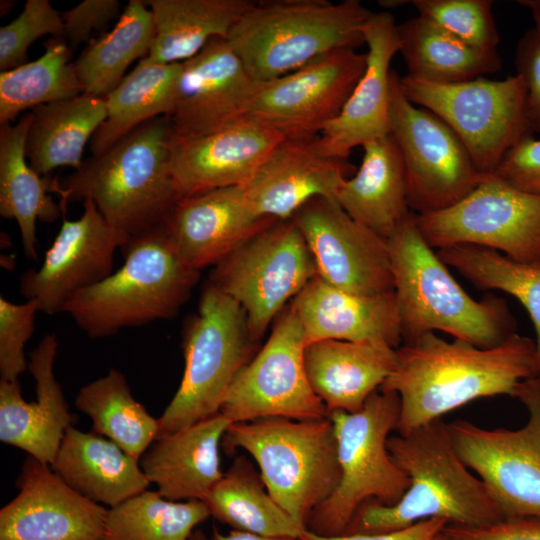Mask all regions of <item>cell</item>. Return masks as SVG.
Masks as SVG:
<instances>
[{
    "mask_svg": "<svg viewBox=\"0 0 540 540\" xmlns=\"http://www.w3.org/2000/svg\"><path fill=\"white\" fill-rule=\"evenodd\" d=\"M540 373L535 341L514 333L493 348L451 342L429 332L397 348V364L379 390L400 399L397 431L442 419L476 399L508 395Z\"/></svg>",
    "mask_w": 540,
    "mask_h": 540,
    "instance_id": "obj_1",
    "label": "cell"
},
{
    "mask_svg": "<svg viewBox=\"0 0 540 540\" xmlns=\"http://www.w3.org/2000/svg\"><path fill=\"white\" fill-rule=\"evenodd\" d=\"M387 448L409 479L406 492L393 505L363 503L343 534L390 532L433 518L465 526L504 518L483 481L459 457L443 419L389 437Z\"/></svg>",
    "mask_w": 540,
    "mask_h": 540,
    "instance_id": "obj_2",
    "label": "cell"
},
{
    "mask_svg": "<svg viewBox=\"0 0 540 540\" xmlns=\"http://www.w3.org/2000/svg\"><path fill=\"white\" fill-rule=\"evenodd\" d=\"M173 130L167 116L149 120L70 175L51 179L63 213L91 200L105 220L129 239L162 226L180 200L170 167Z\"/></svg>",
    "mask_w": 540,
    "mask_h": 540,
    "instance_id": "obj_3",
    "label": "cell"
},
{
    "mask_svg": "<svg viewBox=\"0 0 540 540\" xmlns=\"http://www.w3.org/2000/svg\"><path fill=\"white\" fill-rule=\"evenodd\" d=\"M402 340L446 332L480 348H493L515 333L506 302L471 298L422 237L411 214L387 240Z\"/></svg>",
    "mask_w": 540,
    "mask_h": 540,
    "instance_id": "obj_4",
    "label": "cell"
},
{
    "mask_svg": "<svg viewBox=\"0 0 540 540\" xmlns=\"http://www.w3.org/2000/svg\"><path fill=\"white\" fill-rule=\"evenodd\" d=\"M120 250L123 265L63 308L90 338L173 318L198 281L199 271L180 258L163 225L130 238Z\"/></svg>",
    "mask_w": 540,
    "mask_h": 540,
    "instance_id": "obj_5",
    "label": "cell"
},
{
    "mask_svg": "<svg viewBox=\"0 0 540 540\" xmlns=\"http://www.w3.org/2000/svg\"><path fill=\"white\" fill-rule=\"evenodd\" d=\"M372 13L358 0L254 2L225 40L251 78L263 82L332 51L361 46Z\"/></svg>",
    "mask_w": 540,
    "mask_h": 540,
    "instance_id": "obj_6",
    "label": "cell"
},
{
    "mask_svg": "<svg viewBox=\"0 0 540 540\" xmlns=\"http://www.w3.org/2000/svg\"><path fill=\"white\" fill-rule=\"evenodd\" d=\"M226 455L243 449L255 460L272 498L306 527L311 512L340 480L337 443L329 419L282 417L231 423L221 443Z\"/></svg>",
    "mask_w": 540,
    "mask_h": 540,
    "instance_id": "obj_7",
    "label": "cell"
},
{
    "mask_svg": "<svg viewBox=\"0 0 540 540\" xmlns=\"http://www.w3.org/2000/svg\"><path fill=\"white\" fill-rule=\"evenodd\" d=\"M337 443L340 480L334 492L310 514L307 530L321 536L341 535L358 508L369 500L393 505L409 486L406 474L387 448L397 430L400 399L393 391H376L357 412H329Z\"/></svg>",
    "mask_w": 540,
    "mask_h": 540,
    "instance_id": "obj_8",
    "label": "cell"
},
{
    "mask_svg": "<svg viewBox=\"0 0 540 540\" xmlns=\"http://www.w3.org/2000/svg\"><path fill=\"white\" fill-rule=\"evenodd\" d=\"M253 343L241 306L208 282L197 314L184 327V372L158 418V437L220 413L230 384L249 362Z\"/></svg>",
    "mask_w": 540,
    "mask_h": 540,
    "instance_id": "obj_9",
    "label": "cell"
},
{
    "mask_svg": "<svg viewBox=\"0 0 540 540\" xmlns=\"http://www.w3.org/2000/svg\"><path fill=\"white\" fill-rule=\"evenodd\" d=\"M399 81L410 102L452 129L482 174H493L509 150L532 135L526 87L517 74L503 80L478 77L448 84L408 75Z\"/></svg>",
    "mask_w": 540,
    "mask_h": 540,
    "instance_id": "obj_10",
    "label": "cell"
},
{
    "mask_svg": "<svg viewBox=\"0 0 540 540\" xmlns=\"http://www.w3.org/2000/svg\"><path fill=\"white\" fill-rule=\"evenodd\" d=\"M317 275L307 242L290 218L240 245L214 266L209 282L241 306L256 342L285 303Z\"/></svg>",
    "mask_w": 540,
    "mask_h": 540,
    "instance_id": "obj_11",
    "label": "cell"
},
{
    "mask_svg": "<svg viewBox=\"0 0 540 540\" xmlns=\"http://www.w3.org/2000/svg\"><path fill=\"white\" fill-rule=\"evenodd\" d=\"M513 397L528 414L522 427L486 429L460 419L447 423L448 430L503 517L540 518V373L520 382Z\"/></svg>",
    "mask_w": 540,
    "mask_h": 540,
    "instance_id": "obj_12",
    "label": "cell"
},
{
    "mask_svg": "<svg viewBox=\"0 0 540 540\" xmlns=\"http://www.w3.org/2000/svg\"><path fill=\"white\" fill-rule=\"evenodd\" d=\"M431 248L475 245L520 262L540 263V194L520 190L493 174L454 205L416 214Z\"/></svg>",
    "mask_w": 540,
    "mask_h": 540,
    "instance_id": "obj_13",
    "label": "cell"
},
{
    "mask_svg": "<svg viewBox=\"0 0 540 540\" xmlns=\"http://www.w3.org/2000/svg\"><path fill=\"white\" fill-rule=\"evenodd\" d=\"M399 78L392 71L390 135L404 161L409 208L415 214L448 208L474 190L486 174L476 168L445 122L407 99Z\"/></svg>",
    "mask_w": 540,
    "mask_h": 540,
    "instance_id": "obj_14",
    "label": "cell"
},
{
    "mask_svg": "<svg viewBox=\"0 0 540 540\" xmlns=\"http://www.w3.org/2000/svg\"><path fill=\"white\" fill-rule=\"evenodd\" d=\"M305 347L302 325L289 306L265 345L233 379L220 413L231 423L271 417L298 421L327 418L329 412L307 377Z\"/></svg>",
    "mask_w": 540,
    "mask_h": 540,
    "instance_id": "obj_15",
    "label": "cell"
},
{
    "mask_svg": "<svg viewBox=\"0 0 540 540\" xmlns=\"http://www.w3.org/2000/svg\"><path fill=\"white\" fill-rule=\"evenodd\" d=\"M366 53L340 49L280 77L256 82L241 119L285 139H313L338 116L366 68Z\"/></svg>",
    "mask_w": 540,
    "mask_h": 540,
    "instance_id": "obj_16",
    "label": "cell"
},
{
    "mask_svg": "<svg viewBox=\"0 0 540 540\" xmlns=\"http://www.w3.org/2000/svg\"><path fill=\"white\" fill-rule=\"evenodd\" d=\"M291 218L325 282L359 295L394 291L387 240L356 222L336 201L313 198Z\"/></svg>",
    "mask_w": 540,
    "mask_h": 540,
    "instance_id": "obj_17",
    "label": "cell"
},
{
    "mask_svg": "<svg viewBox=\"0 0 540 540\" xmlns=\"http://www.w3.org/2000/svg\"><path fill=\"white\" fill-rule=\"evenodd\" d=\"M129 238L109 224L91 200L84 201L83 214L64 220L42 265L24 272L19 291L38 303L40 312H63L67 301L113 273L114 254Z\"/></svg>",
    "mask_w": 540,
    "mask_h": 540,
    "instance_id": "obj_18",
    "label": "cell"
},
{
    "mask_svg": "<svg viewBox=\"0 0 540 540\" xmlns=\"http://www.w3.org/2000/svg\"><path fill=\"white\" fill-rule=\"evenodd\" d=\"M19 492L0 510V540H102L108 508L82 496L32 456Z\"/></svg>",
    "mask_w": 540,
    "mask_h": 540,
    "instance_id": "obj_19",
    "label": "cell"
},
{
    "mask_svg": "<svg viewBox=\"0 0 540 540\" xmlns=\"http://www.w3.org/2000/svg\"><path fill=\"white\" fill-rule=\"evenodd\" d=\"M255 83L226 40L211 39L197 55L182 62L167 116L173 134L202 136L240 120Z\"/></svg>",
    "mask_w": 540,
    "mask_h": 540,
    "instance_id": "obj_20",
    "label": "cell"
},
{
    "mask_svg": "<svg viewBox=\"0 0 540 540\" xmlns=\"http://www.w3.org/2000/svg\"><path fill=\"white\" fill-rule=\"evenodd\" d=\"M284 139L246 119L202 136L173 134L170 167L179 198L246 184Z\"/></svg>",
    "mask_w": 540,
    "mask_h": 540,
    "instance_id": "obj_21",
    "label": "cell"
},
{
    "mask_svg": "<svg viewBox=\"0 0 540 540\" xmlns=\"http://www.w3.org/2000/svg\"><path fill=\"white\" fill-rule=\"evenodd\" d=\"M365 71L336 118L315 138L324 155L346 159L353 148L390 134V68L399 52L397 24L389 12H373L362 28Z\"/></svg>",
    "mask_w": 540,
    "mask_h": 540,
    "instance_id": "obj_22",
    "label": "cell"
},
{
    "mask_svg": "<svg viewBox=\"0 0 540 540\" xmlns=\"http://www.w3.org/2000/svg\"><path fill=\"white\" fill-rule=\"evenodd\" d=\"M276 221L254 212L238 185L181 198L163 227L184 263L200 271Z\"/></svg>",
    "mask_w": 540,
    "mask_h": 540,
    "instance_id": "obj_23",
    "label": "cell"
},
{
    "mask_svg": "<svg viewBox=\"0 0 540 540\" xmlns=\"http://www.w3.org/2000/svg\"><path fill=\"white\" fill-rule=\"evenodd\" d=\"M315 138L282 140L243 185L254 212L285 220L313 198L336 201L341 183L354 168L346 159L321 153Z\"/></svg>",
    "mask_w": 540,
    "mask_h": 540,
    "instance_id": "obj_24",
    "label": "cell"
},
{
    "mask_svg": "<svg viewBox=\"0 0 540 540\" xmlns=\"http://www.w3.org/2000/svg\"><path fill=\"white\" fill-rule=\"evenodd\" d=\"M58 341L46 334L29 355L28 370L35 380L36 400L27 402L18 380H0V440L51 465L72 417L54 374Z\"/></svg>",
    "mask_w": 540,
    "mask_h": 540,
    "instance_id": "obj_25",
    "label": "cell"
},
{
    "mask_svg": "<svg viewBox=\"0 0 540 540\" xmlns=\"http://www.w3.org/2000/svg\"><path fill=\"white\" fill-rule=\"evenodd\" d=\"M306 346L321 340L377 342L398 348L402 333L395 292L359 295L338 289L318 275L291 301Z\"/></svg>",
    "mask_w": 540,
    "mask_h": 540,
    "instance_id": "obj_26",
    "label": "cell"
},
{
    "mask_svg": "<svg viewBox=\"0 0 540 540\" xmlns=\"http://www.w3.org/2000/svg\"><path fill=\"white\" fill-rule=\"evenodd\" d=\"M230 424L218 413L158 437L139 459L157 492L171 501H204L223 475L220 447Z\"/></svg>",
    "mask_w": 540,
    "mask_h": 540,
    "instance_id": "obj_27",
    "label": "cell"
},
{
    "mask_svg": "<svg viewBox=\"0 0 540 540\" xmlns=\"http://www.w3.org/2000/svg\"><path fill=\"white\" fill-rule=\"evenodd\" d=\"M309 383L328 412H357L393 372L397 348L377 342L321 340L308 344Z\"/></svg>",
    "mask_w": 540,
    "mask_h": 540,
    "instance_id": "obj_28",
    "label": "cell"
},
{
    "mask_svg": "<svg viewBox=\"0 0 540 540\" xmlns=\"http://www.w3.org/2000/svg\"><path fill=\"white\" fill-rule=\"evenodd\" d=\"M362 147L361 165L341 183L336 202L356 222L388 240L411 214L404 161L390 134Z\"/></svg>",
    "mask_w": 540,
    "mask_h": 540,
    "instance_id": "obj_29",
    "label": "cell"
},
{
    "mask_svg": "<svg viewBox=\"0 0 540 540\" xmlns=\"http://www.w3.org/2000/svg\"><path fill=\"white\" fill-rule=\"evenodd\" d=\"M51 466L76 492L109 508L151 485L139 459L109 439L94 432H82L72 425L66 430Z\"/></svg>",
    "mask_w": 540,
    "mask_h": 540,
    "instance_id": "obj_30",
    "label": "cell"
},
{
    "mask_svg": "<svg viewBox=\"0 0 540 540\" xmlns=\"http://www.w3.org/2000/svg\"><path fill=\"white\" fill-rule=\"evenodd\" d=\"M155 37L147 60L182 63L213 38L226 39L254 2L248 0H148Z\"/></svg>",
    "mask_w": 540,
    "mask_h": 540,
    "instance_id": "obj_31",
    "label": "cell"
},
{
    "mask_svg": "<svg viewBox=\"0 0 540 540\" xmlns=\"http://www.w3.org/2000/svg\"><path fill=\"white\" fill-rule=\"evenodd\" d=\"M26 138V158L38 175L56 168L77 169L88 141L107 116L105 98L82 93L33 108Z\"/></svg>",
    "mask_w": 540,
    "mask_h": 540,
    "instance_id": "obj_32",
    "label": "cell"
},
{
    "mask_svg": "<svg viewBox=\"0 0 540 540\" xmlns=\"http://www.w3.org/2000/svg\"><path fill=\"white\" fill-rule=\"evenodd\" d=\"M31 114L16 124L0 125V215L16 220L25 255L38 259L36 221L52 223L61 207L51 193V179L41 178L26 158V138Z\"/></svg>",
    "mask_w": 540,
    "mask_h": 540,
    "instance_id": "obj_33",
    "label": "cell"
},
{
    "mask_svg": "<svg viewBox=\"0 0 540 540\" xmlns=\"http://www.w3.org/2000/svg\"><path fill=\"white\" fill-rule=\"evenodd\" d=\"M406 75L433 83H457L498 72L496 50L474 47L421 16L397 25Z\"/></svg>",
    "mask_w": 540,
    "mask_h": 540,
    "instance_id": "obj_34",
    "label": "cell"
},
{
    "mask_svg": "<svg viewBox=\"0 0 540 540\" xmlns=\"http://www.w3.org/2000/svg\"><path fill=\"white\" fill-rule=\"evenodd\" d=\"M182 63L160 64L146 58L105 97L107 116L90 141L100 155L141 124L172 110Z\"/></svg>",
    "mask_w": 540,
    "mask_h": 540,
    "instance_id": "obj_35",
    "label": "cell"
},
{
    "mask_svg": "<svg viewBox=\"0 0 540 540\" xmlns=\"http://www.w3.org/2000/svg\"><path fill=\"white\" fill-rule=\"evenodd\" d=\"M203 502L210 516L233 530L299 539L307 529L277 504L244 456L234 459Z\"/></svg>",
    "mask_w": 540,
    "mask_h": 540,
    "instance_id": "obj_36",
    "label": "cell"
},
{
    "mask_svg": "<svg viewBox=\"0 0 540 540\" xmlns=\"http://www.w3.org/2000/svg\"><path fill=\"white\" fill-rule=\"evenodd\" d=\"M75 406L92 422V432L140 459L157 439L158 418L133 396L125 375L115 368L83 386Z\"/></svg>",
    "mask_w": 540,
    "mask_h": 540,
    "instance_id": "obj_37",
    "label": "cell"
},
{
    "mask_svg": "<svg viewBox=\"0 0 540 540\" xmlns=\"http://www.w3.org/2000/svg\"><path fill=\"white\" fill-rule=\"evenodd\" d=\"M154 37L150 9L144 1L130 0L113 29L91 43L74 62L84 93L105 98L134 60L147 57Z\"/></svg>",
    "mask_w": 540,
    "mask_h": 540,
    "instance_id": "obj_38",
    "label": "cell"
},
{
    "mask_svg": "<svg viewBox=\"0 0 540 540\" xmlns=\"http://www.w3.org/2000/svg\"><path fill=\"white\" fill-rule=\"evenodd\" d=\"M44 47L38 59L0 73V125L26 109L84 93L67 42L53 37Z\"/></svg>",
    "mask_w": 540,
    "mask_h": 540,
    "instance_id": "obj_39",
    "label": "cell"
},
{
    "mask_svg": "<svg viewBox=\"0 0 540 540\" xmlns=\"http://www.w3.org/2000/svg\"><path fill=\"white\" fill-rule=\"evenodd\" d=\"M209 517L203 501H171L146 490L108 508L102 540H190Z\"/></svg>",
    "mask_w": 540,
    "mask_h": 540,
    "instance_id": "obj_40",
    "label": "cell"
},
{
    "mask_svg": "<svg viewBox=\"0 0 540 540\" xmlns=\"http://www.w3.org/2000/svg\"><path fill=\"white\" fill-rule=\"evenodd\" d=\"M437 254L476 288L500 290L521 302L535 329L540 362V263L516 261L496 250L466 244L438 249Z\"/></svg>",
    "mask_w": 540,
    "mask_h": 540,
    "instance_id": "obj_41",
    "label": "cell"
},
{
    "mask_svg": "<svg viewBox=\"0 0 540 540\" xmlns=\"http://www.w3.org/2000/svg\"><path fill=\"white\" fill-rule=\"evenodd\" d=\"M418 15L432 21L465 43L496 50L499 33L492 0H413Z\"/></svg>",
    "mask_w": 540,
    "mask_h": 540,
    "instance_id": "obj_42",
    "label": "cell"
},
{
    "mask_svg": "<svg viewBox=\"0 0 540 540\" xmlns=\"http://www.w3.org/2000/svg\"><path fill=\"white\" fill-rule=\"evenodd\" d=\"M44 35L63 36L60 12L49 0H27L22 12L0 28L1 72L27 63L29 47Z\"/></svg>",
    "mask_w": 540,
    "mask_h": 540,
    "instance_id": "obj_43",
    "label": "cell"
},
{
    "mask_svg": "<svg viewBox=\"0 0 540 540\" xmlns=\"http://www.w3.org/2000/svg\"><path fill=\"white\" fill-rule=\"evenodd\" d=\"M39 305L34 300L16 304L0 297V376L15 381L28 370L24 348L33 334Z\"/></svg>",
    "mask_w": 540,
    "mask_h": 540,
    "instance_id": "obj_44",
    "label": "cell"
},
{
    "mask_svg": "<svg viewBox=\"0 0 540 540\" xmlns=\"http://www.w3.org/2000/svg\"><path fill=\"white\" fill-rule=\"evenodd\" d=\"M120 8L118 0H84L60 12L63 21L62 38L71 50L87 43L93 31H99L119 16Z\"/></svg>",
    "mask_w": 540,
    "mask_h": 540,
    "instance_id": "obj_45",
    "label": "cell"
},
{
    "mask_svg": "<svg viewBox=\"0 0 540 540\" xmlns=\"http://www.w3.org/2000/svg\"><path fill=\"white\" fill-rule=\"evenodd\" d=\"M520 190L540 194V139L527 136L504 156L493 173Z\"/></svg>",
    "mask_w": 540,
    "mask_h": 540,
    "instance_id": "obj_46",
    "label": "cell"
},
{
    "mask_svg": "<svg viewBox=\"0 0 540 540\" xmlns=\"http://www.w3.org/2000/svg\"><path fill=\"white\" fill-rule=\"evenodd\" d=\"M516 74L526 87L529 126L540 133V33L528 30L518 41L515 53Z\"/></svg>",
    "mask_w": 540,
    "mask_h": 540,
    "instance_id": "obj_47",
    "label": "cell"
},
{
    "mask_svg": "<svg viewBox=\"0 0 540 540\" xmlns=\"http://www.w3.org/2000/svg\"><path fill=\"white\" fill-rule=\"evenodd\" d=\"M444 540H540V518L504 517L480 526L447 524Z\"/></svg>",
    "mask_w": 540,
    "mask_h": 540,
    "instance_id": "obj_48",
    "label": "cell"
},
{
    "mask_svg": "<svg viewBox=\"0 0 540 540\" xmlns=\"http://www.w3.org/2000/svg\"><path fill=\"white\" fill-rule=\"evenodd\" d=\"M448 523L442 519H426L409 527L384 533L341 534L321 536L305 530L299 540H444Z\"/></svg>",
    "mask_w": 540,
    "mask_h": 540,
    "instance_id": "obj_49",
    "label": "cell"
},
{
    "mask_svg": "<svg viewBox=\"0 0 540 540\" xmlns=\"http://www.w3.org/2000/svg\"><path fill=\"white\" fill-rule=\"evenodd\" d=\"M210 540H299L294 538L269 537L254 533L232 530L227 534L221 533L217 528H214Z\"/></svg>",
    "mask_w": 540,
    "mask_h": 540,
    "instance_id": "obj_50",
    "label": "cell"
},
{
    "mask_svg": "<svg viewBox=\"0 0 540 540\" xmlns=\"http://www.w3.org/2000/svg\"><path fill=\"white\" fill-rule=\"evenodd\" d=\"M518 3L530 10L535 24L534 29L540 33V0H520Z\"/></svg>",
    "mask_w": 540,
    "mask_h": 540,
    "instance_id": "obj_51",
    "label": "cell"
},
{
    "mask_svg": "<svg viewBox=\"0 0 540 540\" xmlns=\"http://www.w3.org/2000/svg\"><path fill=\"white\" fill-rule=\"evenodd\" d=\"M190 540H210V538H208L202 530L196 529L193 532Z\"/></svg>",
    "mask_w": 540,
    "mask_h": 540,
    "instance_id": "obj_52",
    "label": "cell"
},
{
    "mask_svg": "<svg viewBox=\"0 0 540 540\" xmlns=\"http://www.w3.org/2000/svg\"><path fill=\"white\" fill-rule=\"evenodd\" d=\"M381 6H384V7H387V8H392V7H397L399 5H402L401 3H407L406 1H381L380 2Z\"/></svg>",
    "mask_w": 540,
    "mask_h": 540,
    "instance_id": "obj_53",
    "label": "cell"
}]
</instances>
